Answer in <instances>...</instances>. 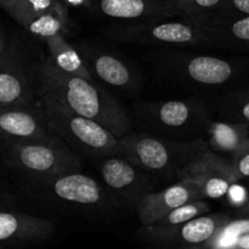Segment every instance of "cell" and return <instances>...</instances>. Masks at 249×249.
Returning a JSON list of instances; mask_svg holds the SVG:
<instances>
[{"mask_svg":"<svg viewBox=\"0 0 249 249\" xmlns=\"http://www.w3.org/2000/svg\"><path fill=\"white\" fill-rule=\"evenodd\" d=\"M44 91L60 99L72 111L94 119L117 138L133 131V121L118 100L96 80L87 79L58 68L48 55L43 62Z\"/></svg>","mask_w":249,"mask_h":249,"instance_id":"1","label":"cell"},{"mask_svg":"<svg viewBox=\"0 0 249 249\" xmlns=\"http://www.w3.org/2000/svg\"><path fill=\"white\" fill-rule=\"evenodd\" d=\"M0 162L26 187L82 167L79 155L55 133L12 145Z\"/></svg>","mask_w":249,"mask_h":249,"instance_id":"2","label":"cell"},{"mask_svg":"<svg viewBox=\"0 0 249 249\" xmlns=\"http://www.w3.org/2000/svg\"><path fill=\"white\" fill-rule=\"evenodd\" d=\"M44 55L21 36H12L9 51L0 61V109L41 105Z\"/></svg>","mask_w":249,"mask_h":249,"instance_id":"3","label":"cell"},{"mask_svg":"<svg viewBox=\"0 0 249 249\" xmlns=\"http://www.w3.org/2000/svg\"><path fill=\"white\" fill-rule=\"evenodd\" d=\"M41 102L50 130L78 155L94 158L121 156V138H117L106 126L72 111L50 92L43 91Z\"/></svg>","mask_w":249,"mask_h":249,"instance_id":"4","label":"cell"},{"mask_svg":"<svg viewBox=\"0 0 249 249\" xmlns=\"http://www.w3.org/2000/svg\"><path fill=\"white\" fill-rule=\"evenodd\" d=\"M121 156L148 174L177 178L209 146L203 139L172 141L146 133H131L121 138Z\"/></svg>","mask_w":249,"mask_h":249,"instance_id":"5","label":"cell"},{"mask_svg":"<svg viewBox=\"0 0 249 249\" xmlns=\"http://www.w3.org/2000/svg\"><path fill=\"white\" fill-rule=\"evenodd\" d=\"M111 39L124 43L156 46H211L208 39L184 17L156 16L118 21L106 29Z\"/></svg>","mask_w":249,"mask_h":249,"instance_id":"6","label":"cell"},{"mask_svg":"<svg viewBox=\"0 0 249 249\" xmlns=\"http://www.w3.org/2000/svg\"><path fill=\"white\" fill-rule=\"evenodd\" d=\"M26 189L38 197L77 211L108 214L117 208L104 185L80 170L56 175Z\"/></svg>","mask_w":249,"mask_h":249,"instance_id":"7","label":"cell"},{"mask_svg":"<svg viewBox=\"0 0 249 249\" xmlns=\"http://www.w3.org/2000/svg\"><path fill=\"white\" fill-rule=\"evenodd\" d=\"M229 219L226 214L207 213L178 225H141L135 235L142 242L156 247L202 249Z\"/></svg>","mask_w":249,"mask_h":249,"instance_id":"8","label":"cell"},{"mask_svg":"<svg viewBox=\"0 0 249 249\" xmlns=\"http://www.w3.org/2000/svg\"><path fill=\"white\" fill-rule=\"evenodd\" d=\"M100 174L114 206L124 211H136L139 202L153 186L148 173L123 156L104 158Z\"/></svg>","mask_w":249,"mask_h":249,"instance_id":"9","label":"cell"},{"mask_svg":"<svg viewBox=\"0 0 249 249\" xmlns=\"http://www.w3.org/2000/svg\"><path fill=\"white\" fill-rule=\"evenodd\" d=\"M191 179L201 189L206 199H220L228 195L233 184L238 182L231 160L211 148L202 152L184 172L179 179Z\"/></svg>","mask_w":249,"mask_h":249,"instance_id":"10","label":"cell"},{"mask_svg":"<svg viewBox=\"0 0 249 249\" xmlns=\"http://www.w3.org/2000/svg\"><path fill=\"white\" fill-rule=\"evenodd\" d=\"M51 133L43 102L38 106L0 109V156L12 145Z\"/></svg>","mask_w":249,"mask_h":249,"instance_id":"11","label":"cell"},{"mask_svg":"<svg viewBox=\"0 0 249 249\" xmlns=\"http://www.w3.org/2000/svg\"><path fill=\"white\" fill-rule=\"evenodd\" d=\"M55 231V224L49 219L14 208L0 211V248L39 245L50 240Z\"/></svg>","mask_w":249,"mask_h":249,"instance_id":"12","label":"cell"},{"mask_svg":"<svg viewBox=\"0 0 249 249\" xmlns=\"http://www.w3.org/2000/svg\"><path fill=\"white\" fill-rule=\"evenodd\" d=\"M169 62L182 78L190 83L206 87H220L238 74V66L235 62L216 56H174L172 53Z\"/></svg>","mask_w":249,"mask_h":249,"instance_id":"13","label":"cell"},{"mask_svg":"<svg viewBox=\"0 0 249 249\" xmlns=\"http://www.w3.org/2000/svg\"><path fill=\"white\" fill-rule=\"evenodd\" d=\"M189 19L208 39L211 46L249 49V16L214 10Z\"/></svg>","mask_w":249,"mask_h":249,"instance_id":"14","label":"cell"},{"mask_svg":"<svg viewBox=\"0 0 249 249\" xmlns=\"http://www.w3.org/2000/svg\"><path fill=\"white\" fill-rule=\"evenodd\" d=\"M139 112L150 125L160 130H186L198 123H207L202 105L189 100L142 104Z\"/></svg>","mask_w":249,"mask_h":249,"instance_id":"15","label":"cell"},{"mask_svg":"<svg viewBox=\"0 0 249 249\" xmlns=\"http://www.w3.org/2000/svg\"><path fill=\"white\" fill-rule=\"evenodd\" d=\"M92 77L117 89L135 90L140 85V75L126 61L116 53L92 45L77 46Z\"/></svg>","mask_w":249,"mask_h":249,"instance_id":"16","label":"cell"},{"mask_svg":"<svg viewBox=\"0 0 249 249\" xmlns=\"http://www.w3.org/2000/svg\"><path fill=\"white\" fill-rule=\"evenodd\" d=\"M196 199H206V197L194 180L184 178L162 191L146 194L139 202L135 213L141 225H151L168 212Z\"/></svg>","mask_w":249,"mask_h":249,"instance_id":"17","label":"cell"},{"mask_svg":"<svg viewBox=\"0 0 249 249\" xmlns=\"http://www.w3.org/2000/svg\"><path fill=\"white\" fill-rule=\"evenodd\" d=\"M90 10L116 21L156 16L178 17L168 0H90Z\"/></svg>","mask_w":249,"mask_h":249,"instance_id":"18","label":"cell"},{"mask_svg":"<svg viewBox=\"0 0 249 249\" xmlns=\"http://www.w3.org/2000/svg\"><path fill=\"white\" fill-rule=\"evenodd\" d=\"M208 146L219 155H231L242 147L249 139V125L242 122L207 121Z\"/></svg>","mask_w":249,"mask_h":249,"instance_id":"19","label":"cell"},{"mask_svg":"<svg viewBox=\"0 0 249 249\" xmlns=\"http://www.w3.org/2000/svg\"><path fill=\"white\" fill-rule=\"evenodd\" d=\"M67 33L60 32L53 36H49L43 41L44 45L48 50V56L53 60V62L61 68L62 71L72 74L79 75V77L87 78V79L95 80L92 74L90 73L89 68L85 65L82 55L77 46L72 45L67 40Z\"/></svg>","mask_w":249,"mask_h":249,"instance_id":"20","label":"cell"},{"mask_svg":"<svg viewBox=\"0 0 249 249\" xmlns=\"http://www.w3.org/2000/svg\"><path fill=\"white\" fill-rule=\"evenodd\" d=\"M62 2V0H15L5 11L19 26H23L28 21L46 14Z\"/></svg>","mask_w":249,"mask_h":249,"instance_id":"21","label":"cell"},{"mask_svg":"<svg viewBox=\"0 0 249 249\" xmlns=\"http://www.w3.org/2000/svg\"><path fill=\"white\" fill-rule=\"evenodd\" d=\"M211 213V206L206 199H196V201L187 202V203L182 204V206L177 207L173 211L168 212L167 214L158 218L151 225L157 226H172L178 225V224L186 223V221L191 220V219L197 218L203 214Z\"/></svg>","mask_w":249,"mask_h":249,"instance_id":"22","label":"cell"},{"mask_svg":"<svg viewBox=\"0 0 249 249\" xmlns=\"http://www.w3.org/2000/svg\"><path fill=\"white\" fill-rule=\"evenodd\" d=\"M224 0H170V6L178 17L194 18L218 10Z\"/></svg>","mask_w":249,"mask_h":249,"instance_id":"23","label":"cell"},{"mask_svg":"<svg viewBox=\"0 0 249 249\" xmlns=\"http://www.w3.org/2000/svg\"><path fill=\"white\" fill-rule=\"evenodd\" d=\"M231 165L238 181H249V139L233 153Z\"/></svg>","mask_w":249,"mask_h":249,"instance_id":"24","label":"cell"},{"mask_svg":"<svg viewBox=\"0 0 249 249\" xmlns=\"http://www.w3.org/2000/svg\"><path fill=\"white\" fill-rule=\"evenodd\" d=\"M218 10L237 16H249V0H224Z\"/></svg>","mask_w":249,"mask_h":249,"instance_id":"25","label":"cell"},{"mask_svg":"<svg viewBox=\"0 0 249 249\" xmlns=\"http://www.w3.org/2000/svg\"><path fill=\"white\" fill-rule=\"evenodd\" d=\"M233 116L237 117L240 122L249 125V94H245L238 97L232 104Z\"/></svg>","mask_w":249,"mask_h":249,"instance_id":"26","label":"cell"},{"mask_svg":"<svg viewBox=\"0 0 249 249\" xmlns=\"http://www.w3.org/2000/svg\"><path fill=\"white\" fill-rule=\"evenodd\" d=\"M12 36L9 34L5 29V27L2 26L1 21H0V61L5 57L6 53L9 51L10 44H11Z\"/></svg>","mask_w":249,"mask_h":249,"instance_id":"27","label":"cell"},{"mask_svg":"<svg viewBox=\"0 0 249 249\" xmlns=\"http://www.w3.org/2000/svg\"><path fill=\"white\" fill-rule=\"evenodd\" d=\"M15 206V199L7 192H4L0 190V211L1 209H11Z\"/></svg>","mask_w":249,"mask_h":249,"instance_id":"28","label":"cell"},{"mask_svg":"<svg viewBox=\"0 0 249 249\" xmlns=\"http://www.w3.org/2000/svg\"><path fill=\"white\" fill-rule=\"evenodd\" d=\"M232 249H249V232L238 236L232 242L231 247Z\"/></svg>","mask_w":249,"mask_h":249,"instance_id":"29","label":"cell"},{"mask_svg":"<svg viewBox=\"0 0 249 249\" xmlns=\"http://www.w3.org/2000/svg\"><path fill=\"white\" fill-rule=\"evenodd\" d=\"M240 213L242 214V215H246V216H249V198L246 201V203L243 204L242 207H241V211Z\"/></svg>","mask_w":249,"mask_h":249,"instance_id":"30","label":"cell"},{"mask_svg":"<svg viewBox=\"0 0 249 249\" xmlns=\"http://www.w3.org/2000/svg\"><path fill=\"white\" fill-rule=\"evenodd\" d=\"M14 1L15 0H0V7L5 11V10H6Z\"/></svg>","mask_w":249,"mask_h":249,"instance_id":"31","label":"cell"},{"mask_svg":"<svg viewBox=\"0 0 249 249\" xmlns=\"http://www.w3.org/2000/svg\"><path fill=\"white\" fill-rule=\"evenodd\" d=\"M168 1H170V0H168Z\"/></svg>","mask_w":249,"mask_h":249,"instance_id":"32","label":"cell"}]
</instances>
